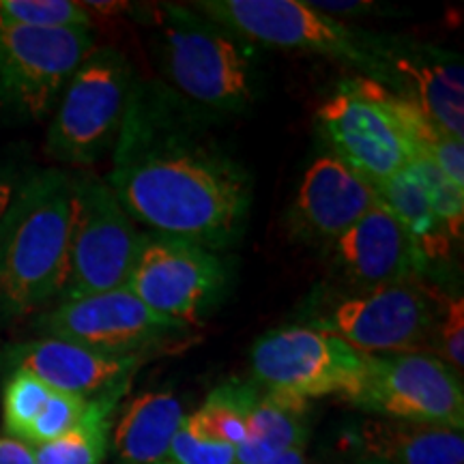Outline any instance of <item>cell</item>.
<instances>
[{
	"label": "cell",
	"mask_w": 464,
	"mask_h": 464,
	"mask_svg": "<svg viewBox=\"0 0 464 464\" xmlns=\"http://www.w3.org/2000/svg\"><path fill=\"white\" fill-rule=\"evenodd\" d=\"M158 464H172L170 460H161V462H158Z\"/></svg>",
	"instance_id": "obj_36"
},
{
	"label": "cell",
	"mask_w": 464,
	"mask_h": 464,
	"mask_svg": "<svg viewBox=\"0 0 464 464\" xmlns=\"http://www.w3.org/2000/svg\"><path fill=\"white\" fill-rule=\"evenodd\" d=\"M92 48V28H0V110L48 116Z\"/></svg>",
	"instance_id": "obj_11"
},
{
	"label": "cell",
	"mask_w": 464,
	"mask_h": 464,
	"mask_svg": "<svg viewBox=\"0 0 464 464\" xmlns=\"http://www.w3.org/2000/svg\"><path fill=\"white\" fill-rule=\"evenodd\" d=\"M164 89L202 116L239 114L258 92L256 45L189 5L149 3L133 9Z\"/></svg>",
	"instance_id": "obj_2"
},
{
	"label": "cell",
	"mask_w": 464,
	"mask_h": 464,
	"mask_svg": "<svg viewBox=\"0 0 464 464\" xmlns=\"http://www.w3.org/2000/svg\"><path fill=\"white\" fill-rule=\"evenodd\" d=\"M142 232L95 174L75 177L67 265L58 304L125 288Z\"/></svg>",
	"instance_id": "obj_7"
},
{
	"label": "cell",
	"mask_w": 464,
	"mask_h": 464,
	"mask_svg": "<svg viewBox=\"0 0 464 464\" xmlns=\"http://www.w3.org/2000/svg\"><path fill=\"white\" fill-rule=\"evenodd\" d=\"M430 355L462 374L464 368V301L460 295H440L430 338Z\"/></svg>",
	"instance_id": "obj_29"
},
{
	"label": "cell",
	"mask_w": 464,
	"mask_h": 464,
	"mask_svg": "<svg viewBox=\"0 0 464 464\" xmlns=\"http://www.w3.org/2000/svg\"><path fill=\"white\" fill-rule=\"evenodd\" d=\"M353 82L357 84L359 91L372 97L392 116L393 123L402 131L409 153L417 150V153L430 158L451 183L464 189V140H458V138L445 131L437 121H432L409 97L393 92L376 82H370L362 75L353 78Z\"/></svg>",
	"instance_id": "obj_20"
},
{
	"label": "cell",
	"mask_w": 464,
	"mask_h": 464,
	"mask_svg": "<svg viewBox=\"0 0 464 464\" xmlns=\"http://www.w3.org/2000/svg\"><path fill=\"white\" fill-rule=\"evenodd\" d=\"M75 177L58 168L20 183L0 222V314L28 316L58 301L67 265Z\"/></svg>",
	"instance_id": "obj_3"
},
{
	"label": "cell",
	"mask_w": 464,
	"mask_h": 464,
	"mask_svg": "<svg viewBox=\"0 0 464 464\" xmlns=\"http://www.w3.org/2000/svg\"><path fill=\"white\" fill-rule=\"evenodd\" d=\"M443 290L428 280L353 290L324 301L307 321L368 357L428 353Z\"/></svg>",
	"instance_id": "obj_6"
},
{
	"label": "cell",
	"mask_w": 464,
	"mask_h": 464,
	"mask_svg": "<svg viewBox=\"0 0 464 464\" xmlns=\"http://www.w3.org/2000/svg\"><path fill=\"white\" fill-rule=\"evenodd\" d=\"M17 189H20V181L11 172H0V222H3L5 213L9 211L11 202H14Z\"/></svg>",
	"instance_id": "obj_34"
},
{
	"label": "cell",
	"mask_w": 464,
	"mask_h": 464,
	"mask_svg": "<svg viewBox=\"0 0 464 464\" xmlns=\"http://www.w3.org/2000/svg\"><path fill=\"white\" fill-rule=\"evenodd\" d=\"M168 460L172 464H237V450L208 437L194 415H188L174 434Z\"/></svg>",
	"instance_id": "obj_28"
},
{
	"label": "cell",
	"mask_w": 464,
	"mask_h": 464,
	"mask_svg": "<svg viewBox=\"0 0 464 464\" xmlns=\"http://www.w3.org/2000/svg\"><path fill=\"white\" fill-rule=\"evenodd\" d=\"M5 365L37 376L50 390L95 398L130 382L144 357H114L58 338H39L7 346L0 353Z\"/></svg>",
	"instance_id": "obj_16"
},
{
	"label": "cell",
	"mask_w": 464,
	"mask_h": 464,
	"mask_svg": "<svg viewBox=\"0 0 464 464\" xmlns=\"http://www.w3.org/2000/svg\"><path fill=\"white\" fill-rule=\"evenodd\" d=\"M334 265L353 290L426 280L430 266L409 232L382 202L370 208L332 246Z\"/></svg>",
	"instance_id": "obj_14"
},
{
	"label": "cell",
	"mask_w": 464,
	"mask_h": 464,
	"mask_svg": "<svg viewBox=\"0 0 464 464\" xmlns=\"http://www.w3.org/2000/svg\"><path fill=\"white\" fill-rule=\"evenodd\" d=\"M344 402L374 417L464 428L460 372L428 353L368 357L357 390Z\"/></svg>",
	"instance_id": "obj_10"
},
{
	"label": "cell",
	"mask_w": 464,
	"mask_h": 464,
	"mask_svg": "<svg viewBox=\"0 0 464 464\" xmlns=\"http://www.w3.org/2000/svg\"><path fill=\"white\" fill-rule=\"evenodd\" d=\"M374 189L382 205L390 208L392 216L409 232L430 269L450 263L451 254H454V241L409 168L393 174L387 181L374 185Z\"/></svg>",
	"instance_id": "obj_22"
},
{
	"label": "cell",
	"mask_w": 464,
	"mask_h": 464,
	"mask_svg": "<svg viewBox=\"0 0 464 464\" xmlns=\"http://www.w3.org/2000/svg\"><path fill=\"white\" fill-rule=\"evenodd\" d=\"M185 417L181 400L170 392H144L125 402L110 434L116 462L158 464L168 460L170 443Z\"/></svg>",
	"instance_id": "obj_19"
},
{
	"label": "cell",
	"mask_w": 464,
	"mask_h": 464,
	"mask_svg": "<svg viewBox=\"0 0 464 464\" xmlns=\"http://www.w3.org/2000/svg\"><path fill=\"white\" fill-rule=\"evenodd\" d=\"M312 7L323 11L327 15H357V14H374L376 5L374 3H310Z\"/></svg>",
	"instance_id": "obj_32"
},
{
	"label": "cell",
	"mask_w": 464,
	"mask_h": 464,
	"mask_svg": "<svg viewBox=\"0 0 464 464\" xmlns=\"http://www.w3.org/2000/svg\"><path fill=\"white\" fill-rule=\"evenodd\" d=\"M247 440L237 448V464H265L307 440V402L265 392L247 420Z\"/></svg>",
	"instance_id": "obj_21"
},
{
	"label": "cell",
	"mask_w": 464,
	"mask_h": 464,
	"mask_svg": "<svg viewBox=\"0 0 464 464\" xmlns=\"http://www.w3.org/2000/svg\"><path fill=\"white\" fill-rule=\"evenodd\" d=\"M249 363L252 381L265 392L310 402L351 396L363 376L365 355L332 334L293 324L254 342Z\"/></svg>",
	"instance_id": "obj_9"
},
{
	"label": "cell",
	"mask_w": 464,
	"mask_h": 464,
	"mask_svg": "<svg viewBox=\"0 0 464 464\" xmlns=\"http://www.w3.org/2000/svg\"><path fill=\"white\" fill-rule=\"evenodd\" d=\"M379 202L376 189L362 174L334 153H323L301 179L288 224L301 241L332 246Z\"/></svg>",
	"instance_id": "obj_15"
},
{
	"label": "cell",
	"mask_w": 464,
	"mask_h": 464,
	"mask_svg": "<svg viewBox=\"0 0 464 464\" xmlns=\"http://www.w3.org/2000/svg\"><path fill=\"white\" fill-rule=\"evenodd\" d=\"M406 168L415 174V179L426 191L434 213L448 228L451 241H460L464 230V189L451 183L430 158L417 153V150L409 153Z\"/></svg>",
	"instance_id": "obj_26"
},
{
	"label": "cell",
	"mask_w": 464,
	"mask_h": 464,
	"mask_svg": "<svg viewBox=\"0 0 464 464\" xmlns=\"http://www.w3.org/2000/svg\"><path fill=\"white\" fill-rule=\"evenodd\" d=\"M130 385L131 381L91 398L82 420L72 430L34 448V464H102L106 460L114 415Z\"/></svg>",
	"instance_id": "obj_23"
},
{
	"label": "cell",
	"mask_w": 464,
	"mask_h": 464,
	"mask_svg": "<svg viewBox=\"0 0 464 464\" xmlns=\"http://www.w3.org/2000/svg\"><path fill=\"white\" fill-rule=\"evenodd\" d=\"M52 392L54 390H50L44 381L24 372V370L11 372L3 393V428L7 437L26 439L28 428L42 413Z\"/></svg>",
	"instance_id": "obj_27"
},
{
	"label": "cell",
	"mask_w": 464,
	"mask_h": 464,
	"mask_svg": "<svg viewBox=\"0 0 464 464\" xmlns=\"http://www.w3.org/2000/svg\"><path fill=\"white\" fill-rule=\"evenodd\" d=\"M260 396L256 382L228 381L208 393L205 404L194 413V420L208 437L241 448L247 440V420Z\"/></svg>",
	"instance_id": "obj_24"
},
{
	"label": "cell",
	"mask_w": 464,
	"mask_h": 464,
	"mask_svg": "<svg viewBox=\"0 0 464 464\" xmlns=\"http://www.w3.org/2000/svg\"><path fill=\"white\" fill-rule=\"evenodd\" d=\"M0 28H92V20L73 0H0Z\"/></svg>",
	"instance_id": "obj_25"
},
{
	"label": "cell",
	"mask_w": 464,
	"mask_h": 464,
	"mask_svg": "<svg viewBox=\"0 0 464 464\" xmlns=\"http://www.w3.org/2000/svg\"><path fill=\"white\" fill-rule=\"evenodd\" d=\"M387 63L400 95L413 100L445 131L464 140V65L454 52L432 44L392 37Z\"/></svg>",
	"instance_id": "obj_17"
},
{
	"label": "cell",
	"mask_w": 464,
	"mask_h": 464,
	"mask_svg": "<svg viewBox=\"0 0 464 464\" xmlns=\"http://www.w3.org/2000/svg\"><path fill=\"white\" fill-rule=\"evenodd\" d=\"M189 7L249 44L334 58L398 92L396 73L387 63L390 34L359 31L299 0H198Z\"/></svg>",
	"instance_id": "obj_4"
},
{
	"label": "cell",
	"mask_w": 464,
	"mask_h": 464,
	"mask_svg": "<svg viewBox=\"0 0 464 464\" xmlns=\"http://www.w3.org/2000/svg\"><path fill=\"white\" fill-rule=\"evenodd\" d=\"M82 7L86 9V14L91 15V20L95 15H103V17H116V15H131L136 5L131 3H82Z\"/></svg>",
	"instance_id": "obj_33"
},
{
	"label": "cell",
	"mask_w": 464,
	"mask_h": 464,
	"mask_svg": "<svg viewBox=\"0 0 464 464\" xmlns=\"http://www.w3.org/2000/svg\"><path fill=\"white\" fill-rule=\"evenodd\" d=\"M218 252L172 237L144 235L125 288L161 316L188 323L213 305L226 286Z\"/></svg>",
	"instance_id": "obj_12"
},
{
	"label": "cell",
	"mask_w": 464,
	"mask_h": 464,
	"mask_svg": "<svg viewBox=\"0 0 464 464\" xmlns=\"http://www.w3.org/2000/svg\"><path fill=\"white\" fill-rule=\"evenodd\" d=\"M265 464H307V458H305L304 448H295V450L284 451V454L276 456L274 460H269Z\"/></svg>",
	"instance_id": "obj_35"
},
{
	"label": "cell",
	"mask_w": 464,
	"mask_h": 464,
	"mask_svg": "<svg viewBox=\"0 0 464 464\" xmlns=\"http://www.w3.org/2000/svg\"><path fill=\"white\" fill-rule=\"evenodd\" d=\"M136 75L123 52L112 45L92 48L63 91L48 130L45 150L52 160L91 166L114 149Z\"/></svg>",
	"instance_id": "obj_5"
},
{
	"label": "cell",
	"mask_w": 464,
	"mask_h": 464,
	"mask_svg": "<svg viewBox=\"0 0 464 464\" xmlns=\"http://www.w3.org/2000/svg\"><path fill=\"white\" fill-rule=\"evenodd\" d=\"M89 400L91 398L75 396V393L52 392L48 402L44 404L42 413L37 415V420L28 428L24 440L39 448V445L61 439L63 434H67L75 423L82 420Z\"/></svg>",
	"instance_id": "obj_30"
},
{
	"label": "cell",
	"mask_w": 464,
	"mask_h": 464,
	"mask_svg": "<svg viewBox=\"0 0 464 464\" xmlns=\"http://www.w3.org/2000/svg\"><path fill=\"white\" fill-rule=\"evenodd\" d=\"M316 125L329 153L379 185L409 164V147L392 116L353 80L318 108Z\"/></svg>",
	"instance_id": "obj_13"
},
{
	"label": "cell",
	"mask_w": 464,
	"mask_h": 464,
	"mask_svg": "<svg viewBox=\"0 0 464 464\" xmlns=\"http://www.w3.org/2000/svg\"><path fill=\"white\" fill-rule=\"evenodd\" d=\"M353 464H462L460 430L387 417H365L342 439Z\"/></svg>",
	"instance_id": "obj_18"
},
{
	"label": "cell",
	"mask_w": 464,
	"mask_h": 464,
	"mask_svg": "<svg viewBox=\"0 0 464 464\" xmlns=\"http://www.w3.org/2000/svg\"><path fill=\"white\" fill-rule=\"evenodd\" d=\"M44 338H58L114 357H144L183 346L194 327L161 316L131 290L116 288L63 301L37 321Z\"/></svg>",
	"instance_id": "obj_8"
},
{
	"label": "cell",
	"mask_w": 464,
	"mask_h": 464,
	"mask_svg": "<svg viewBox=\"0 0 464 464\" xmlns=\"http://www.w3.org/2000/svg\"><path fill=\"white\" fill-rule=\"evenodd\" d=\"M0 464H34V445L22 439L0 437Z\"/></svg>",
	"instance_id": "obj_31"
},
{
	"label": "cell",
	"mask_w": 464,
	"mask_h": 464,
	"mask_svg": "<svg viewBox=\"0 0 464 464\" xmlns=\"http://www.w3.org/2000/svg\"><path fill=\"white\" fill-rule=\"evenodd\" d=\"M202 116L136 80L108 185L133 224L207 249L230 247L252 208V177Z\"/></svg>",
	"instance_id": "obj_1"
}]
</instances>
